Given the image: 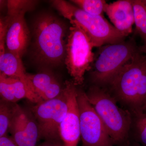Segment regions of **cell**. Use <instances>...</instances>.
<instances>
[{"label":"cell","mask_w":146,"mask_h":146,"mask_svg":"<svg viewBox=\"0 0 146 146\" xmlns=\"http://www.w3.org/2000/svg\"><path fill=\"white\" fill-rule=\"evenodd\" d=\"M81 146H115L99 116L82 89L77 88Z\"/></svg>","instance_id":"52a82bcc"},{"label":"cell","mask_w":146,"mask_h":146,"mask_svg":"<svg viewBox=\"0 0 146 146\" xmlns=\"http://www.w3.org/2000/svg\"><path fill=\"white\" fill-rule=\"evenodd\" d=\"M105 12L113 26L126 37L131 34L134 24L132 0H119L107 3Z\"/></svg>","instance_id":"8fae6325"},{"label":"cell","mask_w":146,"mask_h":146,"mask_svg":"<svg viewBox=\"0 0 146 146\" xmlns=\"http://www.w3.org/2000/svg\"><path fill=\"white\" fill-rule=\"evenodd\" d=\"M87 99L106 128L115 146H125L130 141L131 112L118 106L108 91L93 85L86 93Z\"/></svg>","instance_id":"3957f363"},{"label":"cell","mask_w":146,"mask_h":146,"mask_svg":"<svg viewBox=\"0 0 146 146\" xmlns=\"http://www.w3.org/2000/svg\"><path fill=\"white\" fill-rule=\"evenodd\" d=\"M50 2L53 7L68 19L71 25H76L86 33L94 47L117 43L124 40L125 37L104 16L92 15L64 0Z\"/></svg>","instance_id":"277c9868"},{"label":"cell","mask_w":146,"mask_h":146,"mask_svg":"<svg viewBox=\"0 0 146 146\" xmlns=\"http://www.w3.org/2000/svg\"><path fill=\"white\" fill-rule=\"evenodd\" d=\"M0 74L20 79L32 90L31 82L26 72L22 58L7 50L3 56H0Z\"/></svg>","instance_id":"5bb4252c"},{"label":"cell","mask_w":146,"mask_h":146,"mask_svg":"<svg viewBox=\"0 0 146 146\" xmlns=\"http://www.w3.org/2000/svg\"><path fill=\"white\" fill-rule=\"evenodd\" d=\"M67 98L64 92L53 99L36 104L31 112L38 125L39 138L47 141L58 142L59 127L68 112Z\"/></svg>","instance_id":"ba28073f"},{"label":"cell","mask_w":146,"mask_h":146,"mask_svg":"<svg viewBox=\"0 0 146 146\" xmlns=\"http://www.w3.org/2000/svg\"><path fill=\"white\" fill-rule=\"evenodd\" d=\"M19 107L16 103L1 99L0 102V137L7 135L11 123Z\"/></svg>","instance_id":"e0dca14e"},{"label":"cell","mask_w":146,"mask_h":146,"mask_svg":"<svg viewBox=\"0 0 146 146\" xmlns=\"http://www.w3.org/2000/svg\"><path fill=\"white\" fill-rule=\"evenodd\" d=\"M144 111H146V104L145 106V110H144Z\"/></svg>","instance_id":"d4e9b609"},{"label":"cell","mask_w":146,"mask_h":146,"mask_svg":"<svg viewBox=\"0 0 146 146\" xmlns=\"http://www.w3.org/2000/svg\"><path fill=\"white\" fill-rule=\"evenodd\" d=\"M131 114V140L141 146H146V111Z\"/></svg>","instance_id":"2e32d148"},{"label":"cell","mask_w":146,"mask_h":146,"mask_svg":"<svg viewBox=\"0 0 146 146\" xmlns=\"http://www.w3.org/2000/svg\"><path fill=\"white\" fill-rule=\"evenodd\" d=\"M32 27V56L41 69H51L64 63L70 28L65 22L52 13L43 12L35 18Z\"/></svg>","instance_id":"6da1fadb"},{"label":"cell","mask_w":146,"mask_h":146,"mask_svg":"<svg viewBox=\"0 0 146 146\" xmlns=\"http://www.w3.org/2000/svg\"><path fill=\"white\" fill-rule=\"evenodd\" d=\"M64 146L63 144V145L58 143V142H49L47 141L46 143H44L39 145V146Z\"/></svg>","instance_id":"7402d4cb"},{"label":"cell","mask_w":146,"mask_h":146,"mask_svg":"<svg viewBox=\"0 0 146 146\" xmlns=\"http://www.w3.org/2000/svg\"><path fill=\"white\" fill-rule=\"evenodd\" d=\"M49 69H42L35 74H27L33 91L43 101L57 98L64 90L57 79Z\"/></svg>","instance_id":"4fadbf2b"},{"label":"cell","mask_w":146,"mask_h":146,"mask_svg":"<svg viewBox=\"0 0 146 146\" xmlns=\"http://www.w3.org/2000/svg\"><path fill=\"white\" fill-rule=\"evenodd\" d=\"M144 2H145V3L146 4V0H144Z\"/></svg>","instance_id":"484cf974"},{"label":"cell","mask_w":146,"mask_h":146,"mask_svg":"<svg viewBox=\"0 0 146 146\" xmlns=\"http://www.w3.org/2000/svg\"><path fill=\"white\" fill-rule=\"evenodd\" d=\"M24 133V146H36L39 138L38 125L33 115L21 108Z\"/></svg>","instance_id":"9a60e30c"},{"label":"cell","mask_w":146,"mask_h":146,"mask_svg":"<svg viewBox=\"0 0 146 146\" xmlns=\"http://www.w3.org/2000/svg\"><path fill=\"white\" fill-rule=\"evenodd\" d=\"M136 32L143 39L146 37V4L142 0H132Z\"/></svg>","instance_id":"ac0fdd59"},{"label":"cell","mask_w":146,"mask_h":146,"mask_svg":"<svg viewBox=\"0 0 146 146\" xmlns=\"http://www.w3.org/2000/svg\"><path fill=\"white\" fill-rule=\"evenodd\" d=\"M125 146H141L139 144L137 143L136 142H134L131 140H130V142Z\"/></svg>","instance_id":"cb8c5ba5"},{"label":"cell","mask_w":146,"mask_h":146,"mask_svg":"<svg viewBox=\"0 0 146 146\" xmlns=\"http://www.w3.org/2000/svg\"><path fill=\"white\" fill-rule=\"evenodd\" d=\"M144 44V45L141 48H139V49L141 52L144 53L146 55V37L143 39Z\"/></svg>","instance_id":"603a6c76"},{"label":"cell","mask_w":146,"mask_h":146,"mask_svg":"<svg viewBox=\"0 0 146 146\" xmlns=\"http://www.w3.org/2000/svg\"><path fill=\"white\" fill-rule=\"evenodd\" d=\"M64 91L67 98L68 110L59 127V134L64 146H78L81 138L77 101V87L72 81L66 80Z\"/></svg>","instance_id":"9c48e42d"},{"label":"cell","mask_w":146,"mask_h":146,"mask_svg":"<svg viewBox=\"0 0 146 146\" xmlns=\"http://www.w3.org/2000/svg\"><path fill=\"white\" fill-rule=\"evenodd\" d=\"M0 94L1 99L13 103L23 99L36 104L43 101L26 83L2 74H0Z\"/></svg>","instance_id":"7c38bea8"},{"label":"cell","mask_w":146,"mask_h":146,"mask_svg":"<svg viewBox=\"0 0 146 146\" xmlns=\"http://www.w3.org/2000/svg\"><path fill=\"white\" fill-rule=\"evenodd\" d=\"M139 51V48L131 41L123 40L101 47L98 56L94 58L91 81L96 86L108 85Z\"/></svg>","instance_id":"5b68a950"},{"label":"cell","mask_w":146,"mask_h":146,"mask_svg":"<svg viewBox=\"0 0 146 146\" xmlns=\"http://www.w3.org/2000/svg\"><path fill=\"white\" fill-rule=\"evenodd\" d=\"M71 3L92 15L103 16L107 3L104 0H72Z\"/></svg>","instance_id":"d6986e66"},{"label":"cell","mask_w":146,"mask_h":146,"mask_svg":"<svg viewBox=\"0 0 146 146\" xmlns=\"http://www.w3.org/2000/svg\"><path fill=\"white\" fill-rule=\"evenodd\" d=\"M139 50L108 85L118 102L131 114L143 112L146 104V55Z\"/></svg>","instance_id":"7a4b0ae2"},{"label":"cell","mask_w":146,"mask_h":146,"mask_svg":"<svg viewBox=\"0 0 146 146\" xmlns=\"http://www.w3.org/2000/svg\"><path fill=\"white\" fill-rule=\"evenodd\" d=\"M38 1L34 0H9L7 1V13L34 10Z\"/></svg>","instance_id":"ffe728a7"},{"label":"cell","mask_w":146,"mask_h":146,"mask_svg":"<svg viewBox=\"0 0 146 146\" xmlns=\"http://www.w3.org/2000/svg\"><path fill=\"white\" fill-rule=\"evenodd\" d=\"M26 11H21L12 15H7L3 19L7 27L6 45L7 50L22 58L26 52L31 41V35L25 15Z\"/></svg>","instance_id":"30bf717a"},{"label":"cell","mask_w":146,"mask_h":146,"mask_svg":"<svg viewBox=\"0 0 146 146\" xmlns=\"http://www.w3.org/2000/svg\"><path fill=\"white\" fill-rule=\"evenodd\" d=\"M0 146H18L11 137L7 135L0 137Z\"/></svg>","instance_id":"44dd1931"},{"label":"cell","mask_w":146,"mask_h":146,"mask_svg":"<svg viewBox=\"0 0 146 146\" xmlns=\"http://www.w3.org/2000/svg\"><path fill=\"white\" fill-rule=\"evenodd\" d=\"M92 42L80 28L72 25L69 28L64 63L76 86L83 84L84 75L91 70L95 55Z\"/></svg>","instance_id":"8992f818"}]
</instances>
